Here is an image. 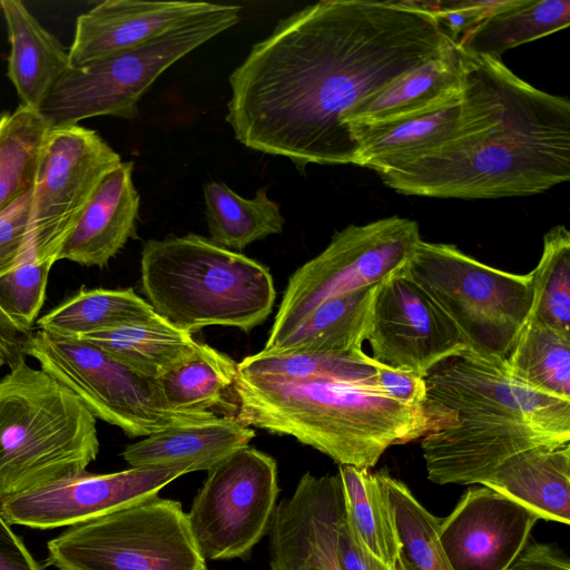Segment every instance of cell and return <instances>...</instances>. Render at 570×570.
<instances>
[{
  "instance_id": "6da1fadb",
  "label": "cell",
  "mask_w": 570,
  "mask_h": 570,
  "mask_svg": "<svg viewBox=\"0 0 570 570\" xmlns=\"http://www.w3.org/2000/svg\"><path fill=\"white\" fill-rule=\"evenodd\" d=\"M455 42L410 1L323 0L281 19L229 76L226 120L256 151L354 164L346 115Z\"/></svg>"
},
{
  "instance_id": "60d3db41",
  "label": "cell",
  "mask_w": 570,
  "mask_h": 570,
  "mask_svg": "<svg viewBox=\"0 0 570 570\" xmlns=\"http://www.w3.org/2000/svg\"><path fill=\"white\" fill-rule=\"evenodd\" d=\"M507 570H570V560L554 544L528 541Z\"/></svg>"
},
{
  "instance_id": "7a4b0ae2",
  "label": "cell",
  "mask_w": 570,
  "mask_h": 570,
  "mask_svg": "<svg viewBox=\"0 0 570 570\" xmlns=\"http://www.w3.org/2000/svg\"><path fill=\"white\" fill-rule=\"evenodd\" d=\"M463 55L455 136L380 174L383 183L403 195L484 199L537 195L568 181V98L533 87L501 59Z\"/></svg>"
},
{
  "instance_id": "b9f144b4",
  "label": "cell",
  "mask_w": 570,
  "mask_h": 570,
  "mask_svg": "<svg viewBox=\"0 0 570 570\" xmlns=\"http://www.w3.org/2000/svg\"><path fill=\"white\" fill-rule=\"evenodd\" d=\"M0 570H41L22 540L0 513Z\"/></svg>"
},
{
  "instance_id": "8d00e7d4",
  "label": "cell",
  "mask_w": 570,
  "mask_h": 570,
  "mask_svg": "<svg viewBox=\"0 0 570 570\" xmlns=\"http://www.w3.org/2000/svg\"><path fill=\"white\" fill-rule=\"evenodd\" d=\"M409 1L412 6L432 13L445 35L455 43L487 16L507 2V0Z\"/></svg>"
},
{
  "instance_id": "ee69618b",
  "label": "cell",
  "mask_w": 570,
  "mask_h": 570,
  "mask_svg": "<svg viewBox=\"0 0 570 570\" xmlns=\"http://www.w3.org/2000/svg\"><path fill=\"white\" fill-rule=\"evenodd\" d=\"M393 570H407L401 554H400L399 559L396 560V562L393 567Z\"/></svg>"
},
{
  "instance_id": "603a6c76",
  "label": "cell",
  "mask_w": 570,
  "mask_h": 570,
  "mask_svg": "<svg viewBox=\"0 0 570 570\" xmlns=\"http://www.w3.org/2000/svg\"><path fill=\"white\" fill-rule=\"evenodd\" d=\"M10 53L8 77L20 106L39 111L45 98L70 67L69 51L20 0H0Z\"/></svg>"
},
{
  "instance_id": "484cf974",
  "label": "cell",
  "mask_w": 570,
  "mask_h": 570,
  "mask_svg": "<svg viewBox=\"0 0 570 570\" xmlns=\"http://www.w3.org/2000/svg\"><path fill=\"white\" fill-rule=\"evenodd\" d=\"M375 285L316 306L271 353L345 355L363 352Z\"/></svg>"
},
{
  "instance_id": "e0dca14e",
  "label": "cell",
  "mask_w": 570,
  "mask_h": 570,
  "mask_svg": "<svg viewBox=\"0 0 570 570\" xmlns=\"http://www.w3.org/2000/svg\"><path fill=\"white\" fill-rule=\"evenodd\" d=\"M538 517L491 488L472 487L440 519L438 538L453 570H507Z\"/></svg>"
},
{
  "instance_id": "d4e9b609",
  "label": "cell",
  "mask_w": 570,
  "mask_h": 570,
  "mask_svg": "<svg viewBox=\"0 0 570 570\" xmlns=\"http://www.w3.org/2000/svg\"><path fill=\"white\" fill-rule=\"evenodd\" d=\"M80 340L150 380L185 362L199 345L193 334L174 327L157 314L150 320L97 331Z\"/></svg>"
},
{
  "instance_id": "d6a6232c",
  "label": "cell",
  "mask_w": 570,
  "mask_h": 570,
  "mask_svg": "<svg viewBox=\"0 0 570 570\" xmlns=\"http://www.w3.org/2000/svg\"><path fill=\"white\" fill-rule=\"evenodd\" d=\"M49 128L39 111L20 105L0 112V213L33 189Z\"/></svg>"
},
{
  "instance_id": "836d02e7",
  "label": "cell",
  "mask_w": 570,
  "mask_h": 570,
  "mask_svg": "<svg viewBox=\"0 0 570 570\" xmlns=\"http://www.w3.org/2000/svg\"><path fill=\"white\" fill-rule=\"evenodd\" d=\"M393 511L407 570H453L438 538L440 519L430 513L402 481L379 471Z\"/></svg>"
},
{
  "instance_id": "9a60e30c",
  "label": "cell",
  "mask_w": 570,
  "mask_h": 570,
  "mask_svg": "<svg viewBox=\"0 0 570 570\" xmlns=\"http://www.w3.org/2000/svg\"><path fill=\"white\" fill-rule=\"evenodd\" d=\"M190 472L186 465L105 474L85 471L7 498L0 502V513L10 524L31 529L71 527L158 497L167 484Z\"/></svg>"
},
{
  "instance_id": "277c9868",
  "label": "cell",
  "mask_w": 570,
  "mask_h": 570,
  "mask_svg": "<svg viewBox=\"0 0 570 570\" xmlns=\"http://www.w3.org/2000/svg\"><path fill=\"white\" fill-rule=\"evenodd\" d=\"M232 402L243 424L293 436L338 465L371 469L390 446L421 439L425 430L422 412L387 395L376 373L299 381L237 373Z\"/></svg>"
},
{
  "instance_id": "8fae6325",
  "label": "cell",
  "mask_w": 570,
  "mask_h": 570,
  "mask_svg": "<svg viewBox=\"0 0 570 570\" xmlns=\"http://www.w3.org/2000/svg\"><path fill=\"white\" fill-rule=\"evenodd\" d=\"M21 353L68 389L95 416L121 429L130 438L204 421L216 414H188L169 410L155 380L144 377L80 338L38 330L26 336Z\"/></svg>"
},
{
  "instance_id": "5b68a950",
  "label": "cell",
  "mask_w": 570,
  "mask_h": 570,
  "mask_svg": "<svg viewBox=\"0 0 570 570\" xmlns=\"http://www.w3.org/2000/svg\"><path fill=\"white\" fill-rule=\"evenodd\" d=\"M140 284L155 313L190 334L207 326L249 333L267 320L276 298L265 265L193 233L147 240Z\"/></svg>"
},
{
  "instance_id": "d590c367",
  "label": "cell",
  "mask_w": 570,
  "mask_h": 570,
  "mask_svg": "<svg viewBox=\"0 0 570 570\" xmlns=\"http://www.w3.org/2000/svg\"><path fill=\"white\" fill-rule=\"evenodd\" d=\"M380 364L364 351L345 355L302 353H271L261 351L237 363V373L246 376L272 377L286 381L322 376L367 377Z\"/></svg>"
},
{
  "instance_id": "4316f807",
  "label": "cell",
  "mask_w": 570,
  "mask_h": 570,
  "mask_svg": "<svg viewBox=\"0 0 570 570\" xmlns=\"http://www.w3.org/2000/svg\"><path fill=\"white\" fill-rule=\"evenodd\" d=\"M237 363L227 354L199 343L196 352L155 380L164 404L188 414H215L220 407L233 416V386Z\"/></svg>"
},
{
  "instance_id": "f1b7e54d",
  "label": "cell",
  "mask_w": 570,
  "mask_h": 570,
  "mask_svg": "<svg viewBox=\"0 0 570 570\" xmlns=\"http://www.w3.org/2000/svg\"><path fill=\"white\" fill-rule=\"evenodd\" d=\"M156 315L147 301L132 288L108 289L81 287L56 305L36 324L38 330L67 338L142 322Z\"/></svg>"
},
{
  "instance_id": "4dcf8cb0",
  "label": "cell",
  "mask_w": 570,
  "mask_h": 570,
  "mask_svg": "<svg viewBox=\"0 0 570 570\" xmlns=\"http://www.w3.org/2000/svg\"><path fill=\"white\" fill-rule=\"evenodd\" d=\"M347 515L365 548L393 568L401 553L393 511L379 472L340 465Z\"/></svg>"
},
{
  "instance_id": "7402d4cb",
  "label": "cell",
  "mask_w": 570,
  "mask_h": 570,
  "mask_svg": "<svg viewBox=\"0 0 570 570\" xmlns=\"http://www.w3.org/2000/svg\"><path fill=\"white\" fill-rule=\"evenodd\" d=\"M548 521L570 523V443L541 445L504 460L483 482Z\"/></svg>"
},
{
  "instance_id": "ac0fdd59",
  "label": "cell",
  "mask_w": 570,
  "mask_h": 570,
  "mask_svg": "<svg viewBox=\"0 0 570 570\" xmlns=\"http://www.w3.org/2000/svg\"><path fill=\"white\" fill-rule=\"evenodd\" d=\"M203 1L107 0L77 17L70 68L150 41L220 8Z\"/></svg>"
},
{
  "instance_id": "2e32d148",
  "label": "cell",
  "mask_w": 570,
  "mask_h": 570,
  "mask_svg": "<svg viewBox=\"0 0 570 570\" xmlns=\"http://www.w3.org/2000/svg\"><path fill=\"white\" fill-rule=\"evenodd\" d=\"M346 514L338 474L304 473L292 495L276 504L268 529L272 570H340L338 528Z\"/></svg>"
},
{
  "instance_id": "e575fe53",
  "label": "cell",
  "mask_w": 570,
  "mask_h": 570,
  "mask_svg": "<svg viewBox=\"0 0 570 570\" xmlns=\"http://www.w3.org/2000/svg\"><path fill=\"white\" fill-rule=\"evenodd\" d=\"M528 320L570 336V234L558 225L546 233Z\"/></svg>"
},
{
  "instance_id": "7c38bea8",
  "label": "cell",
  "mask_w": 570,
  "mask_h": 570,
  "mask_svg": "<svg viewBox=\"0 0 570 570\" xmlns=\"http://www.w3.org/2000/svg\"><path fill=\"white\" fill-rule=\"evenodd\" d=\"M279 493L274 458L249 445L207 471L187 513L205 560L244 558L267 534Z\"/></svg>"
},
{
  "instance_id": "83f0119b",
  "label": "cell",
  "mask_w": 570,
  "mask_h": 570,
  "mask_svg": "<svg viewBox=\"0 0 570 570\" xmlns=\"http://www.w3.org/2000/svg\"><path fill=\"white\" fill-rule=\"evenodd\" d=\"M570 24V0H507L456 45L465 53L501 59L520 45Z\"/></svg>"
},
{
  "instance_id": "8992f818",
  "label": "cell",
  "mask_w": 570,
  "mask_h": 570,
  "mask_svg": "<svg viewBox=\"0 0 570 570\" xmlns=\"http://www.w3.org/2000/svg\"><path fill=\"white\" fill-rule=\"evenodd\" d=\"M0 377V502L86 471L99 452L96 417L23 354Z\"/></svg>"
},
{
  "instance_id": "d6986e66",
  "label": "cell",
  "mask_w": 570,
  "mask_h": 570,
  "mask_svg": "<svg viewBox=\"0 0 570 570\" xmlns=\"http://www.w3.org/2000/svg\"><path fill=\"white\" fill-rule=\"evenodd\" d=\"M132 171V161H121L102 179L66 239L58 261L104 267L136 236L140 197Z\"/></svg>"
},
{
  "instance_id": "74e56055",
  "label": "cell",
  "mask_w": 570,
  "mask_h": 570,
  "mask_svg": "<svg viewBox=\"0 0 570 570\" xmlns=\"http://www.w3.org/2000/svg\"><path fill=\"white\" fill-rule=\"evenodd\" d=\"M32 190L0 213V277L12 268L27 239L32 219Z\"/></svg>"
},
{
  "instance_id": "ba28073f",
  "label": "cell",
  "mask_w": 570,
  "mask_h": 570,
  "mask_svg": "<svg viewBox=\"0 0 570 570\" xmlns=\"http://www.w3.org/2000/svg\"><path fill=\"white\" fill-rule=\"evenodd\" d=\"M240 6L222 4L137 47L115 52L80 68H68L45 98L39 114L49 127L112 116L134 119L141 97L156 79L187 53L234 27Z\"/></svg>"
},
{
  "instance_id": "9c48e42d",
  "label": "cell",
  "mask_w": 570,
  "mask_h": 570,
  "mask_svg": "<svg viewBox=\"0 0 570 570\" xmlns=\"http://www.w3.org/2000/svg\"><path fill=\"white\" fill-rule=\"evenodd\" d=\"M47 550L58 570H206L180 502L159 497L68 527Z\"/></svg>"
},
{
  "instance_id": "ab89813d",
  "label": "cell",
  "mask_w": 570,
  "mask_h": 570,
  "mask_svg": "<svg viewBox=\"0 0 570 570\" xmlns=\"http://www.w3.org/2000/svg\"><path fill=\"white\" fill-rule=\"evenodd\" d=\"M337 558L340 570H393L374 557L358 539L347 509L338 528Z\"/></svg>"
},
{
  "instance_id": "1f68e13d",
  "label": "cell",
  "mask_w": 570,
  "mask_h": 570,
  "mask_svg": "<svg viewBox=\"0 0 570 570\" xmlns=\"http://www.w3.org/2000/svg\"><path fill=\"white\" fill-rule=\"evenodd\" d=\"M505 363L534 390L570 400V336L528 320Z\"/></svg>"
},
{
  "instance_id": "52a82bcc",
  "label": "cell",
  "mask_w": 570,
  "mask_h": 570,
  "mask_svg": "<svg viewBox=\"0 0 570 570\" xmlns=\"http://www.w3.org/2000/svg\"><path fill=\"white\" fill-rule=\"evenodd\" d=\"M401 273L454 325L468 352L507 358L530 314L531 272L501 271L454 245L421 239Z\"/></svg>"
},
{
  "instance_id": "f546056e",
  "label": "cell",
  "mask_w": 570,
  "mask_h": 570,
  "mask_svg": "<svg viewBox=\"0 0 570 570\" xmlns=\"http://www.w3.org/2000/svg\"><path fill=\"white\" fill-rule=\"evenodd\" d=\"M205 217L210 239L229 250L239 252L249 244L283 232L285 219L279 205L261 187L250 199L227 185H204Z\"/></svg>"
},
{
  "instance_id": "cb8c5ba5",
  "label": "cell",
  "mask_w": 570,
  "mask_h": 570,
  "mask_svg": "<svg viewBox=\"0 0 570 570\" xmlns=\"http://www.w3.org/2000/svg\"><path fill=\"white\" fill-rule=\"evenodd\" d=\"M463 51L454 43L441 56L402 75L360 101L344 124L376 122L439 105L461 94Z\"/></svg>"
},
{
  "instance_id": "4fadbf2b",
  "label": "cell",
  "mask_w": 570,
  "mask_h": 570,
  "mask_svg": "<svg viewBox=\"0 0 570 570\" xmlns=\"http://www.w3.org/2000/svg\"><path fill=\"white\" fill-rule=\"evenodd\" d=\"M121 157L101 136L79 125L50 127L33 185L30 235L40 256L60 250L102 179Z\"/></svg>"
},
{
  "instance_id": "30bf717a",
  "label": "cell",
  "mask_w": 570,
  "mask_h": 570,
  "mask_svg": "<svg viewBox=\"0 0 570 570\" xmlns=\"http://www.w3.org/2000/svg\"><path fill=\"white\" fill-rule=\"evenodd\" d=\"M420 240L417 223L400 216L337 230L324 250L289 277L263 351L274 352L322 302L399 273Z\"/></svg>"
},
{
  "instance_id": "3957f363",
  "label": "cell",
  "mask_w": 570,
  "mask_h": 570,
  "mask_svg": "<svg viewBox=\"0 0 570 570\" xmlns=\"http://www.w3.org/2000/svg\"><path fill=\"white\" fill-rule=\"evenodd\" d=\"M424 381L421 446L436 484H483L517 453L570 443V400L521 382L505 360L464 351Z\"/></svg>"
},
{
  "instance_id": "44dd1931",
  "label": "cell",
  "mask_w": 570,
  "mask_h": 570,
  "mask_svg": "<svg viewBox=\"0 0 570 570\" xmlns=\"http://www.w3.org/2000/svg\"><path fill=\"white\" fill-rule=\"evenodd\" d=\"M253 428L234 416L176 425L127 445L121 452L130 468L186 465L208 471L255 438Z\"/></svg>"
},
{
  "instance_id": "7bdbcfd3",
  "label": "cell",
  "mask_w": 570,
  "mask_h": 570,
  "mask_svg": "<svg viewBox=\"0 0 570 570\" xmlns=\"http://www.w3.org/2000/svg\"><path fill=\"white\" fill-rule=\"evenodd\" d=\"M0 332L3 333L9 338L16 340L18 338L19 334L14 330L12 323L8 318V316L4 314V312L0 307Z\"/></svg>"
},
{
  "instance_id": "f35d334b",
  "label": "cell",
  "mask_w": 570,
  "mask_h": 570,
  "mask_svg": "<svg viewBox=\"0 0 570 570\" xmlns=\"http://www.w3.org/2000/svg\"><path fill=\"white\" fill-rule=\"evenodd\" d=\"M376 383L395 401L421 411L426 396L423 377L380 364L376 368Z\"/></svg>"
},
{
  "instance_id": "5bb4252c",
  "label": "cell",
  "mask_w": 570,
  "mask_h": 570,
  "mask_svg": "<svg viewBox=\"0 0 570 570\" xmlns=\"http://www.w3.org/2000/svg\"><path fill=\"white\" fill-rule=\"evenodd\" d=\"M365 341L376 363L423 379L466 351L454 325L401 271L375 285Z\"/></svg>"
},
{
  "instance_id": "ffe728a7",
  "label": "cell",
  "mask_w": 570,
  "mask_h": 570,
  "mask_svg": "<svg viewBox=\"0 0 570 570\" xmlns=\"http://www.w3.org/2000/svg\"><path fill=\"white\" fill-rule=\"evenodd\" d=\"M461 117V94L424 110L376 122H351L354 165L379 175L400 168L452 139Z\"/></svg>"
}]
</instances>
